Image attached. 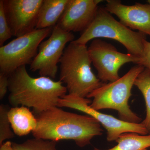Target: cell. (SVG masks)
<instances>
[{"mask_svg": "<svg viewBox=\"0 0 150 150\" xmlns=\"http://www.w3.org/2000/svg\"><path fill=\"white\" fill-rule=\"evenodd\" d=\"M35 115L37 125L32 133L37 139L55 142L73 140L83 147L103 131L101 124L91 116L64 111L58 107Z\"/></svg>", "mask_w": 150, "mask_h": 150, "instance_id": "1", "label": "cell"}, {"mask_svg": "<svg viewBox=\"0 0 150 150\" xmlns=\"http://www.w3.org/2000/svg\"><path fill=\"white\" fill-rule=\"evenodd\" d=\"M63 84L48 77H32L22 66L8 76L9 102L13 107L31 108L37 115L58 107L59 100L67 92Z\"/></svg>", "mask_w": 150, "mask_h": 150, "instance_id": "2", "label": "cell"}, {"mask_svg": "<svg viewBox=\"0 0 150 150\" xmlns=\"http://www.w3.org/2000/svg\"><path fill=\"white\" fill-rule=\"evenodd\" d=\"M60 80L70 94L87 98L104 83L93 72L86 45L70 42L60 60Z\"/></svg>", "mask_w": 150, "mask_h": 150, "instance_id": "3", "label": "cell"}, {"mask_svg": "<svg viewBox=\"0 0 150 150\" xmlns=\"http://www.w3.org/2000/svg\"><path fill=\"white\" fill-rule=\"evenodd\" d=\"M145 67L137 65L117 80L104 83L87 96L93 98L91 107L95 110L110 109L117 110L120 119L131 123H140L142 119L130 108L129 100L132 96L134 82Z\"/></svg>", "mask_w": 150, "mask_h": 150, "instance_id": "4", "label": "cell"}, {"mask_svg": "<svg viewBox=\"0 0 150 150\" xmlns=\"http://www.w3.org/2000/svg\"><path fill=\"white\" fill-rule=\"evenodd\" d=\"M113 39L121 43L128 54L140 57L144 50L146 35L126 27L111 15L105 8H98L95 17L88 27L82 32L76 43L86 45L97 38Z\"/></svg>", "mask_w": 150, "mask_h": 150, "instance_id": "5", "label": "cell"}, {"mask_svg": "<svg viewBox=\"0 0 150 150\" xmlns=\"http://www.w3.org/2000/svg\"><path fill=\"white\" fill-rule=\"evenodd\" d=\"M53 28L35 30L1 46L0 73L9 76L19 67L30 65L40 43L51 34Z\"/></svg>", "mask_w": 150, "mask_h": 150, "instance_id": "6", "label": "cell"}, {"mask_svg": "<svg viewBox=\"0 0 150 150\" xmlns=\"http://www.w3.org/2000/svg\"><path fill=\"white\" fill-rule=\"evenodd\" d=\"M91 102L89 98L68 94L59 100L58 107L69 108L79 110L96 119L107 131V140L109 142L116 141L124 133H137L142 135L149 134L142 123H129L112 115L100 112L89 105Z\"/></svg>", "mask_w": 150, "mask_h": 150, "instance_id": "7", "label": "cell"}, {"mask_svg": "<svg viewBox=\"0 0 150 150\" xmlns=\"http://www.w3.org/2000/svg\"><path fill=\"white\" fill-rule=\"evenodd\" d=\"M88 49L92 63L97 71V77L104 83L118 79L119 70L125 64H137L139 61V57L121 53L112 44L100 38L93 40Z\"/></svg>", "mask_w": 150, "mask_h": 150, "instance_id": "8", "label": "cell"}, {"mask_svg": "<svg viewBox=\"0 0 150 150\" xmlns=\"http://www.w3.org/2000/svg\"><path fill=\"white\" fill-rule=\"evenodd\" d=\"M74 39V35L72 33L65 31L56 25L48 39L40 43L37 55L30 64V70L38 72L40 76L55 79L58 64L66 45Z\"/></svg>", "mask_w": 150, "mask_h": 150, "instance_id": "9", "label": "cell"}, {"mask_svg": "<svg viewBox=\"0 0 150 150\" xmlns=\"http://www.w3.org/2000/svg\"><path fill=\"white\" fill-rule=\"evenodd\" d=\"M43 0H3L13 36L20 37L36 30Z\"/></svg>", "mask_w": 150, "mask_h": 150, "instance_id": "10", "label": "cell"}, {"mask_svg": "<svg viewBox=\"0 0 150 150\" xmlns=\"http://www.w3.org/2000/svg\"><path fill=\"white\" fill-rule=\"evenodd\" d=\"M101 0H69L57 25L67 32H83L96 16Z\"/></svg>", "mask_w": 150, "mask_h": 150, "instance_id": "11", "label": "cell"}, {"mask_svg": "<svg viewBox=\"0 0 150 150\" xmlns=\"http://www.w3.org/2000/svg\"><path fill=\"white\" fill-rule=\"evenodd\" d=\"M105 8L120 20L121 23L132 30L150 35V4L137 3L126 5L118 0H108Z\"/></svg>", "mask_w": 150, "mask_h": 150, "instance_id": "12", "label": "cell"}, {"mask_svg": "<svg viewBox=\"0 0 150 150\" xmlns=\"http://www.w3.org/2000/svg\"><path fill=\"white\" fill-rule=\"evenodd\" d=\"M8 117L13 133L19 137L26 136L37 126L35 116L25 106L11 108L9 110Z\"/></svg>", "mask_w": 150, "mask_h": 150, "instance_id": "13", "label": "cell"}, {"mask_svg": "<svg viewBox=\"0 0 150 150\" xmlns=\"http://www.w3.org/2000/svg\"><path fill=\"white\" fill-rule=\"evenodd\" d=\"M69 0H43L36 29L53 28L57 25Z\"/></svg>", "mask_w": 150, "mask_h": 150, "instance_id": "14", "label": "cell"}, {"mask_svg": "<svg viewBox=\"0 0 150 150\" xmlns=\"http://www.w3.org/2000/svg\"><path fill=\"white\" fill-rule=\"evenodd\" d=\"M115 141L118 144L111 149L105 150H143L150 147V134L140 135L137 133H124ZM94 150H104L95 148Z\"/></svg>", "mask_w": 150, "mask_h": 150, "instance_id": "15", "label": "cell"}, {"mask_svg": "<svg viewBox=\"0 0 150 150\" xmlns=\"http://www.w3.org/2000/svg\"><path fill=\"white\" fill-rule=\"evenodd\" d=\"M142 92L144 98L146 105V117L142 123L150 134V71L146 68L138 76L134 82Z\"/></svg>", "mask_w": 150, "mask_h": 150, "instance_id": "16", "label": "cell"}, {"mask_svg": "<svg viewBox=\"0 0 150 150\" xmlns=\"http://www.w3.org/2000/svg\"><path fill=\"white\" fill-rule=\"evenodd\" d=\"M14 150H56V142L42 139H29L21 144L12 143Z\"/></svg>", "mask_w": 150, "mask_h": 150, "instance_id": "17", "label": "cell"}, {"mask_svg": "<svg viewBox=\"0 0 150 150\" xmlns=\"http://www.w3.org/2000/svg\"><path fill=\"white\" fill-rule=\"evenodd\" d=\"M9 109L5 105H0V145L6 140L12 139L14 133L11 129V124L8 117Z\"/></svg>", "mask_w": 150, "mask_h": 150, "instance_id": "18", "label": "cell"}, {"mask_svg": "<svg viewBox=\"0 0 150 150\" xmlns=\"http://www.w3.org/2000/svg\"><path fill=\"white\" fill-rule=\"evenodd\" d=\"M13 36L6 18L3 0L0 1V46Z\"/></svg>", "mask_w": 150, "mask_h": 150, "instance_id": "19", "label": "cell"}, {"mask_svg": "<svg viewBox=\"0 0 150 150\" xmlns=\"http://www.w3.org/2000/svg\"><path fill=\"white\" fill-rule=\"evenodd\" d=\"M137 65L143 66L150 71V42L146 40L144 41L143 53Z\"/></svg>", "mask_w": 150, "mask_h": 150, "instance_id": "20", "label": "cell"}, {"mask_svg": "<svg viewBox=\"0 0 150 150\" xmlns=\"http://www.w3.org/2000/svg\"><path fill=\"white\" fill-rule=\"evenodd\" d=\"M8 89V76L0 73V99H3Z\"/></svg>", "mask_w": 150, "mask_h": 150, "instance_id": "21", "label": "cell"}, {"mask_svg": "<svg viewBox=\"0 0 150 150\" xmlns=\"http://www.w3.org/2000/svg\"><path fill=\"white\" fill-rule=\"evenodd\" d=\"M0 150H14L13 148L12 143L10 141H7L1 145Z\"/></svg>", "mask_w": 150, "mask_h": 150, "instance_id": "22", "label": "cell"}, {"mask_svg": "<svg viewBox=\"0 0 150 150\" xmlns=\"http://www.w3.org/2000/svg\"><path fill=\"white\" fill-rule=\"evenodd\" d=\"M148 150L147 149H144V150Z\"/></svg>", "mask_w": 150, "mask_h": 150, "instance_id": "23", "label": "cell"}]
</instances>
